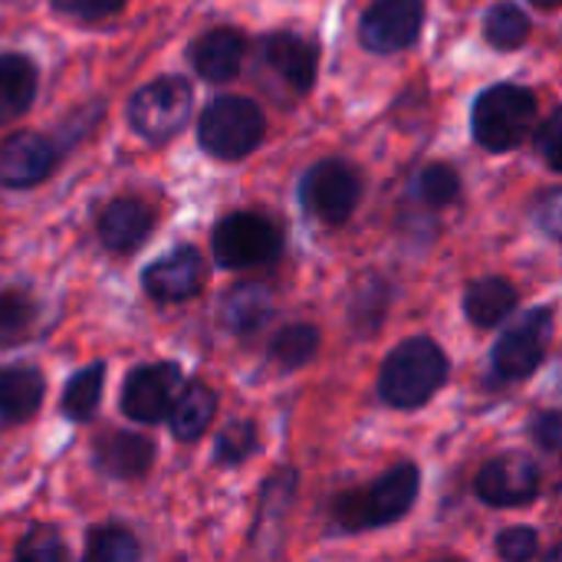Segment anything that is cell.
<instances>
[{"label":"cell","instance_id":"5","mask_svg":"<svg viewBox=\"0 0 562 562\" xmlns=\"http://www.w3.org/2000/svg\"><path fill=\"white\" fill-rule=\"evenodd\" d=\"M280 247H283L280 227L263 214L237 211L214 227V257L227 270L263 267L280 257Z\"/></svg>","mask_w":562,"mask_h":562},{"label":"cell","instance_id":"13","mask_svg":"<svg viewBox=\"0 0 562 562\" xmlns=\"http://www.w3.org/2000/svg\"><path fill=\"white\" fill-rule=\"evenodd\" d=\"M56 168V145L36 132L10 135L0 145V184L7 188H33L46 181Z\"/></svg>","mask_w":562,"mask_h":562},{"label":"cell","instance_id":"6","mask_svg":"<svg viewBox=\"0 0 562 562\" xmlns=\"http://www.w3.org/2000/svg\"><path fill=\"white\" fill-rule=\"evenodd\" d=\"M191 115V86L178 76H161L128 99V122L148 142L175 138Z\"/></svg>","mask_w":562,"mask_h":562},{"label":"cell","instance_id":"30","mask_svg":"<svg viewBox=\"0 0 562 562\" xmlns=\"http://www.w3.org/2000/svg\"><path fill=\"white\" fill-rule=\"evenodd\" d=\"M257 451V428L250 422H234L227 425L221 435H217V445H214V454L221 464H244L250 454Z\"/></svg>","mask_w":562,"mask_h":562},{"label":"cell","instance_id":"8","mask_svg":"<svg viewBox=\"0 0 562 562\" xmlns=\"http://www.w3.org/2000/svg\"><path fill=\"white\" fill-rule=\"evenodd\" d=\"M553 339V313L550 310H533L527 313L514 329H507L494 349V369L501 379L520 382L540 369L547 359V346Z\"/></svg>","mask_w":562,"mask_h":562},{"label":"cell","instance_id":"23","mask_svg":"<svg viewBox=\"0 0 562 562\" xmlns=\"http://www.w3.org/2000/svg\"><path fill=\"white\" fill-rule=\"evenodd\" d=\"M102 385H105V366L92 362L82 372H76L63 392V412L72 422H89L99 412V398H102Z\"/></svg>","mask_w":562,"mask_h":562},{"label":"cell","instance_id":"18","mask_svg":"<svg viewBox=\"0 0 562 562\" xmlns=\"http://www.w3.org/2000/svg\"><path fill=\"white\" fill-rule=\"evenodd\" d=\"M273 316V293L260 283H244V286H234L221 306V319L231 333L237 336H247V333H257L270 323Z\"/></svg>","mask_w":562,"mask_h":562},{"label":"cell","instance_id":"9","mask_svg":"<svg viewBox=\"0 0 562 562\" xmlns=\"http://www.w3.org/2000/svg\"><path fill=\"white\" fill-rule=\"evenodd\" d=\"M178 392H181V369L178 366H171V362L142 366L125 379L122 412L138 425H155L171 412Z\"/></svg>","mask_w":562,"mask_h":562},{"label":"cell","instance_id":"4","mask_svg":"<svg viewBox=\"0 0 562 562\" xmlns=\"http://www.w3.org/2000/svg\"><path fill=\"white\" fill-rule=\"evenodd\" d=\"M263 132H267V119H263L260 105H254L250 99H240V95H224V99L211 102L198 125L204 151H211L214 158H224V161H237V158L250 155L260 145Z\"/></svg>","mask_w":562,"mask_h":562},{"label":"cell","instance_id":"17","mask_svg":"<svg viewBox=\"0 0 562 562\" xmlns=\"http://www.w3.org/2000/svg\"><path fill=\"white\" fill-rule=\"evenodd\" d=\"M244 53H247L244 33L234 26H217V30H207L191 46V63L207 82H227L240 72Z\"/></svg>","mask_w":562,"mask_h":562},{"label":"cell","instance_id":"28","mask_svg":"<svg viewBox=\"0 0 562 562\" xmlns=\"http://www.w3.org/2000/svg\"><path fill=\"white\" fill-rule=\"evenodd\" d=\"M138 553V540L125 527H99L86 543V557L95 562H135Z\"/></svg>","mask_w":562,"mask_h":562},{"label":"cell","instance_id":"36","mask_svg":"<svg viewBox=\"0 0 562 562\" xmlns=\"http://www.w3.org/2000/svg\"><path fill=\"white\" fill-rule=\"evenodd\" d=\"M537 224L550 234L562 240V188L560 191H550L540 204H537Z\"/></svg>","mask_w":562,"mask_h":562},{"label":"cell","instance_id":"2","mask_svg":"<svg viewBox=\"0 0 562 562\" xmlns=\"http://www.w3.org/2000/svg\"><path fill=\"white\" fill-rule=\"evenodd\" d=\"M448 379V359L431 339H408L395 352H389L379 392L392 408H422Z\"/></svg>","mask_w":562,"mask_h":562},{"label":"cell","instance_id":"12","mask_svg":"<svg viewBox=\"0 0 562 562\" xmlns=\"http://www.w3.org/2000/svg\"><path fill=\"white\" fill-rule=\"evenodd\" d=\"M316 46L296 33H270L260 43V66L273 76L277 86H283L293 95L310 92L316 79Z\"/></svg>","mask_w":562,"mask_h":562},{"label":"cell","instance_id":"22","mask_svg":"<svg viewBox=\"0 0 562 562\" xmlns=\"http://www.w3.org/2000/svg\"><path fill=\"white\" fill-rule=\"evenodd\" d=\"M43 402V379L36 369L13 366L0 372V412L7 422L30 418Z\"/></svg>","mask_w":562,"mask_h":562},{"label":"cell","instance_id":"31","mask_svg":"<svg viewBox=\"0 0 562 562\" xmlns=\"http://www.w3.org/2000/svg\"><path fill=\"white\" fill-rule=\"evenodd\" d=\"M16 560L30 562H59L66 560V547L53 527H30L26 537L16 547Z\"/></svg>","mask_w":562,"mask_h":562},{"label":"cell","instance_id":"19","mask_svg":"<svg viewBox=\"0 0 562 562\" xmlns=\"http://www.w3.org/2000/svg\"><path fill=\"white\" fill-rule=\"evenodd\" d=\"M514 306H517V290L504 277H484L471 283L464 296V313L481 329L501 326L514 313Z\"/></svg>","mask_w":562,"mask_h":562},{"label":"cell","instance_id":"27","mask_svg":"<svg viewBox=\"0 0 562 562\" xmlns=\"http://www.w3.org/2000/svg\"><path fill=\"white\" fill-rule=\"evenodd\" d=\"M487 40L497 46V49H517L527 43L530 36V16L517 7V3H497L491 13H487Z\"/></svg>","mask_w":562,"mask_h":562},{"label":"cell","instance_id":"33","mask_svg":"<svg viewBox=\"0 0 562 562\" xmlns=\"http://www.w3.org/2000/svg\"><path fill=\"white\" fill-rule=\"evenodd\" d=\"M49 3H53V10L76 16V20H86V23L109 20L125 7V0H49Z\"/></svg>","mask_w":562,"mask_h":562},{"label":"cell","instance_id":"16","mask_svg":"<svg viewBox=\"0 0 562 562\" xmlns=\"http://www.w3.org/2000/svg\"><path fill=\"white\" fill-rule=\"evenodd\" d=\"M155 461V448L148 438L132 431H109L95 441V464L102 474L115 481H138L148 474Z\"/></svg>","mask_w":562,"mask_h":562},{"label":"cell","instance_id":"3","mask_svg":"<svg viewBox=\"0 0 562 562\" xmlns=\"http://www.w3.org/2000/svg\"><path fill=\"white\" fill-rule=\"evenodd\" d=\"M537 128V99L524 86L501 82L474 105V138L487 151H510Z\"/></svg>","mask_w":562,"mask_h":562},{"label":"cell","instance_id":"15","mask_svg":"<svg viewBox=\"0 0 562 562\" xmlns=\"http://www.w3.org/2000/svg\"><path fill=\"white\" fill-rule=\"evenodd\" d=\"M155 227V214L142 198H115L99 217V237L115 254L138 250Z\"/></svg>","mask_w":562,"mask_h":562},{"label":"cell","instance_id":"25","mask_svg":"<svg viewBox=\"0 0 562 562\" xmlns=\"http://www.w3.org/2000/svg\"><path fill=\"white\" fill-rule=\"evenodd\" d=\"M316 352H319V329L310 326V323H290V326H283L273 336V346H270V356L283 369H300Z\"/></svg>","mask_w":562,"mask_h":562},{"label":"cell","instance_id":"29","mask_svg":"<svg viewBox=\"0 0 562 562\" xmlns=\"http://www.w3.org/2000/svg\"><path fill=\"white\" fill-rule=\"evenodd\" d=\"M418 194L428 207H448L461 194V178L451 165H428L418 175Z\"/></svg>","mask_w":562,"mask_h":562},{"label":"cell","instance_id":"11","mask_svg":"<svg viewBox=\"0 0 562 562\" xmlns=\"http://www.w3.org/2000/svg\"><path fill=\"white\" fill-rule=\"evenodd\" d=\"M540 494V471L524 454H501L477 474V497L491 507H520Z\"/></svg>","mask_w":562,"mask_h":562},{"label":"cell","instance_id":"21","mask_svg":"<svg viewBox=\"0 0 562 562\" xmlns=\"http://www.w3.org/2000/svg\"><path fill=\"white\" fill-rule=\"evenodd\" d=\"M33 92H36V66L20 53L0 56V125L23 115L33 102Z\"/></svg>","mask_w":562,"mask_h":562},{"label":"cell","instance_id":"32","mask_svg":"<svg viewBox=\"0 0 562 562\" xmlns=\"http://www.w3.org/2000/svg\"><path fill=\"white\" fill-rule=\"evenodd\" d=\"M497 553L510 562L533 560V557L540 553V533H537V530H530V527L504 530V533L497 537Z\"/></svg>","mask_w":562,"mask_h":562},{"label":"cell","instance_id":"35","mask_svg":"<svg viewBox=\"0 0 562 562\" xmlns=\"http://www.w3.org/2000/svg\"><path fill=\"white\" fill-rule=\"evenodd\" d=\"M530 435H533V441L543 451L562 454V412H543V415H537L533 425H530Z\"/></svg>","mask_w":562,"mask_h":562},{"label":"cell","instance_id":"34","mask_svg":"<svg viewBox=\"0 0 562 562\" xmlns=\"http://www.w3.org/2000/svg\"><path fill=\"white\" fill-rule=\"evenodd\" d=\"M537 151L553 171H562V109L537 128Z\"/></svg>","mask_w":562,"mask_h":562},{"label":"cell","instance_id":"14","mask_svg":"<svg viewBox=\"0 0 562 562\" xmlns=\"http://www.w3.org/2000/svg\"><path fill=\"white\" fill-rule=\"evenodd\" d=\"M145 293L158 303H181L191 300L204 283V260L194 247H175L168 257L155 260L145 277Z\"/></svg>","mask_w":562,"mask_h":562},{"label":"cell","instance_id":"38","mask_svg":"<svg viewBox=\"0 0 562 562\" xmlns=\"http://www.w3.org/2000/svg\"><path fill=\"white\" fill-rule=\"evenodd\" d=\"M0 422H3V412H0Z\"/></svg>","mask_w":562,"mask_h":562},{"label":"cell","instance_id":"20","mask_svg":"<svg viewBox=\"0 0 562 562\" xmlns=\"http://www.w3.org/2000/svg\"><path fill=\"white\" fill-rule=\"evenodd\" d=\"M214 412H217V395H214L207 385H201V382H188V385L178 392V398H175V405H171V412H168L175 438H178V441H194V438H201V435L211 428Z\"/></svg>","mask_w":562,"mask_h":562},{"label":"cell","instance_id":"10","mask_svg":"<svg viewBox=\"0 0 562 562\" xmlns=\"http://www.w3.org/2000/svg\"><path fill=\"white\" fill-rule=\"evenodd\" d=\"M425 23L422 0H375L362 16V43L372 53H398L412 46Z\"/></svg>","mask_w":562,"mask_h":562},{"label":"cell","instance_id":"24","mask_svg":"<svg viewBox=\"0 0 562 562\" xmlns=\"http://www.w3.org/2000/svg\"><path fill=\"white\" fill-rule=\"evenodd\" d=\"M389 306V286L379 277H369L356 286L352 293V306H349V323L356 336H372L385 316Z\"/></svg>","mask_w":562,"mask_h":562},{"label":"cell","instance_id":"1","mask_svg":"<svg viewBox=\"0 0 562 562\" xmlns=\"http://www.w3.org/2000/svg\"><path fill=\"white\" fill-rule=\"evenodd\" d=\"M418 497V471L412 464H398L372 481L366 491H346L333 504V517L342 530L359 533L372 527H389L402 520Z\"/></svg>","mask_w":562,"mask_h":562},{"label":"cell","instance_id":"37","mask_svg":"<svg viewBox=\"0 0 562 562\" xmlns=\"http://www.w3.org/2000/svg\"><path fill=\"white\" fill-rule=\"evenodd\" d=\"M533 3H540V7H560L562 0H533Z\"/></svg>","mask_w":562,"mask_h":562},{"label":"cell","instance_id":"7","mask_svg":"<svg viewBox=\"0 0 562 562\" xmlns=\"http://www.w3.org/2000/svg\"><path fill=\"white\" fill-rule=\"evenodd\" d=\"M359 194H362L359 171L349 161H339V158L313 165L306 171L303 184H300L303 207L313 217H319L323 224H333V227L352 217V211L359 207Z\"/></svg>","mask_w":562,"mask_h":562},{"label":"cell","instance_id":"26","mask_svg":"<svg viewBox=\"0 0 562 562\" xmlns=\"http://www.w3.org/2000/svg\"><path fill=\"white\" fill-rule=\"evenodd\" d=\"M36 326V303L23 290L0 293V346L23 342Z\"/></svg>","mask_w":562,"mask_h":562}]
</instances>
